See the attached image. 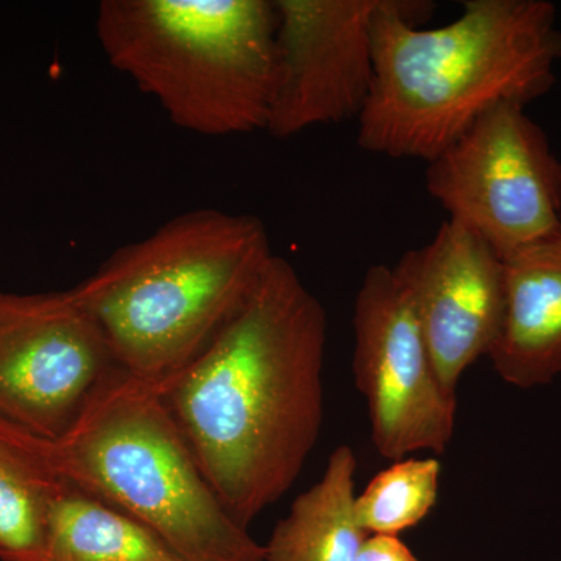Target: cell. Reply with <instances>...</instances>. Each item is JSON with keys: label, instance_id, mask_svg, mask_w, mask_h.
<instances>
[{"label": "cell", "instance_id": "8fae6325", "mask_svg": "<svg viewBox=\"0 0 561 561\" xmlns=\"http://www.w3.org/2000/svg\"><path fill=\"white\" fill-rule=\"evenodd\" d=\"M502 264L504 313L490 360L513 387L548 386L561 375V228Z\"/></svg>", "mask_w": 561, "mask_h": 561}, {"label": "cell", "instance_id": "52a82bcc", "mask_svg": "<svg viewBox=\"0 0 561 561\" xmlns=\"http://www.w3.org/2000/svg\"><path fill=\"white\" fill-rule=\"evenodd\" d=\"M353 368L382 457L446 451L457 394L442 386L411 297L387 265L368 268L357 291Z\"/></svg>", "mask_w": 561, "mask_h": 561}, {"label": "cell", "instance_id": "30bf717a", "mask_svg": "<svg viewBox=\"0 0 561 561\" xmlns=\"http://www.w3.org/2000/svg\"><path fill=\"white\" fill-rule=\"evenodd\" d=\"M393 268L419 317L432 364L456 393L463 373L489 356L504 313V264L481 236L446 220Z\"/></svg>", "mask_w": 561, "mask_h": 561}, {"label": "cell", "instance_id": "6da1fadb", "mask_svg": "<svg viewBox=\"0 0 561 561\" xmlns=\"http://www.w3.org/2000/svg\"><path fill=\"white\" fill-rule=\"evenodd\" d=\"M327 343V309L275 254L162 394L210 490L247 529L294 486L316 448Z\"/></svg>", "mask_w": 561, "mask_h": 561}, {"label": "cell", "instance_id": "7c38bea8", "mask_svg": "<svg viewBox=\"0 0 561 561\" xmlns=\"http://www.w3.org/2000/svg\"><path fill=\"white\" fill-rule=\"evenodd\" d=\"M356 470L351 446L334 449L323 476L276 524L264 546L265 561H356L368 537L354 512Z\"/></svg>", "mask_w": 561, "mask_h": 561}, {"label": "cell", "instance_id": "4fadbf2b", "mask_svg": "<svg viewBox=\"0 0 561 561\" xmlns=\"http://www.w3.org/2000/svg\"><path fill=\"white\" fill-rule=\"evenodd\" d=\"M46 561H186L146 526L62 481L51 501Z\"/></svg>", "mask_w": 561, "mask_h": 561}, {"label": "cell", "instance_id": "5b68a950", "mask_svg": "<svg viewBox=\"0 0 561 561\" xmlns=\"http://www.w3.org/2000/svg\"><path fill=\"white\" fill-rule=\"evenodd\" d=\"M276 28L271 0H103L95 16L111 65L173 125L210 138L267 131Z\"/></svg>", "mask_w": 561, "mask_h": 561}, {"label": "cell", "instance_id": "2e32d148", "mask_svg": "<svg viewBox=\"0 0 561 561\" xmlns=\"http://www.w3.org/2000/svg\"><path fill=\"white\" fill-rule=\"evenodd\" d=\"M356 561H420L394 535H368Z\"/></svg>", "mask_w": 561, "mask_h": 561}, {"label": "cell", "instance_id": "9a60e30c", "mask_svg": "<svg viewBox=\"0 0 561 561\" xmlns=\"http://www.w3.org/2000/svg\"><path fill=\"white\" fill-rule=\"evenodd\" d=\"M442 465L435 457L402 459L371 479L357 494L354 512L368 535H398L423 522L440 489Z\"/></svg>", "mask_w": 561, "mask_h": 561}, {"label": "cell", "instance_id": "ba28073f", "mask_svg": "<svg viewBox=\"0 0 561 561\" xmlns=\"http://www.w3.org/2000/svg\"><path fill=\"white\" fill-rule=\"evenodd\" d=\"M116 368L72 290H0V416L39 437H60Z\"/></svg>", "mask_w": 561, "mask_h": 561}, {"label": "cell", "instance_id": "7a4b0ae2", "mask_svg": "<svg viewBox=\"0 0 561 561\" xmlns=\"http://www.w3.org/2000/svg\"><path fill=\"white\" fill-rule=\"evenodd\" d=\"M432 10L421 0H381L376 10L360 149L430 162L489 111L526 106L552 90L561 61L553 3L468 0L457 20L420 28Z\"/></svg>", "mask_w": 561, "mask_h": 561}, {"label": "cell", "instance_id": "9c48e42d", "mask_svg": "<svg viewBox=\"0 0 561 561\" xmlns=\"http://www.w3.org/2000/svg\"><path fill=\"white\" fill-rule=\"evenodd\" d=\"M379 5L381 0H275L273 138L360 116L375 77L371 24Z\"/></svg>", "mask_w": 561, "mask_h": 561}, {"label": "cell", "instance_id": "5bb4252c", "mask_svg": "<svg viewBox=\"0 0 561 561\" xmlns=\"http://www.w3.org/2000/svg\"><path fill=\"white\" fill-rule=\"evenodd\" d=\"M62 481L33 457L18 424L0 416V561H46L51 501Z\"/></svg>", "mask_w": 561, "mask_h": 561}, {"label": "cell", "instance_id": "3957f363", "mask_svg": "<svg viewBox=\"0 0 561 561\" xmlns=\"http://www.w3.org/2000/svg\"><path fill=\"white\" fill-rule=\"evenodd\" d=\"M273 256L260 217L187 210L122 245L70 290L119 368L164 394L241 308Z\"/></svg>", "mask_w": 561, "mask_h": 561}, {"label": "cell", "instance_id": "8992f818", "mask_svg": "<svg viewBox=\"0 0 561 561\" xmlns=\"http://www.w3.org/2000/svg\"><path fill=\"white\" fill-rule=\"evenodd\" d=\"M426 190L501 260L561 228V161L515 103L483 114L427 162Z\"/></svg>", "mask_w": 561, "mask_h": 561}, {"label": "cell", "instance_id": "277c9868", "mask_svg": "<svg viewBox=\"0 0 561 561\" xmlns=\"http://www.w3.org/2000/svg\"><path fill=\"white\" fill-rule=\"evenodd\" d=\"M21 431L50 474L136 519L184 560L265 561L264 546L210 490L160 391L122 368L60 437Z\"/></svg>", "mask_w": 561, "mask_h": 561}]
</instances>
